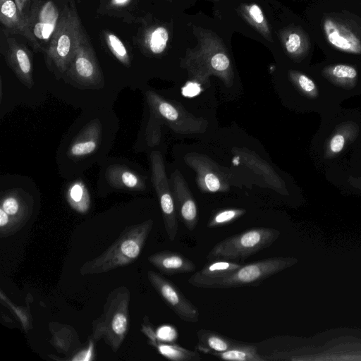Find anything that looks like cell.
<instances>
[{"mask_svg":"<svg viewBox=\"0 0 361 361\" xmlns=\"http://www.w3.org/2000/svg\"><path fill=\"white\" fill-rule=\"evenodd\" d=\"M87 36L74 0L65 2L58 27L43 54L48 70L57 80L66 71L75 49Z\"/></svg>","mask_w":361,"mask_h":361,"instance_id":"1","label":"cell"},{"mask_svg":"<svg viewBox=\"0 0 361 361\" xmlns=\"http://www.w3.org/2000/svg\"><path fill=\"white\" fill-rule=\"evenodd\" d=\"M153 224L152 219H147L127 226L105 251L82 264L80 274L82 276L102 274L135 262L142 250Z\"/></svg>","mask_w":361,"mask_h":361,"instance_id":"2","label":"cell"},{"mask_svg":"<svg viewBox=\"0 0 361 361\" xmlns=\"http://www.w3.org/2000/svg\"><path fill=\"white\" fill-rule=\"evenodd\" d=\"M197 44L186 50L182 61L184 67L197 76L215 74L225 81L233 75L231 61L222 39L214 31L193 26Z\"/></svg>","mask_w":361,"mask_h":361,"instance_id":"3","label":"cell"},{"mask_svg":"<svg viewBox=\"0 0 361 361\" xmlns=\"http://www.w3.org/2000/svg\"><path fill=\"white\" fill-rule=\"evenodd\" d=\"M130 291L121 286L106 298L102 314L92 323V338L103 339L114 352L122 345L129 326Z\"/></svg>","mask_w":361,"mask_h":361,"instance_id":"4","label":"cell"},{"mask_svg":"<svg viewBox=\"0 0 361 361\" xmlns=\"http://www.w3.org/2000/svg\"><path fill=\"white\" fill-rule=\"evenodd\" d=\"M279 231L271 228H254L229 236L216 243L207 259L242 261L269 247L279 236Z\"/></svg>","mask_w":361,"mask_h":361,"instance_id":"5","label":"cell"},{"mask_svg":"<svg viewBox=\"0 0 361 361\" xmlns=\"http://www.w3.org/2000/svg\"><path fill=\"white\" fill-rule=\"evenodd\" d=\"M62 79L80 89L99 90L104 86L103 72L88 36L77 47Z\"/></svg>","mask_w":361,"mask_h":361,"instance_id":"6","label":"cell"},{"mask_svg":"<svg viewBox=\"0 0 361 361\" xmlns=\"http://www.w3.org/2000/svg\"><path fill=\"white\" fill-rule=\"evenodd\" d=\"M68 0H31L25 13L31 32L40 52L44 54L59 23Z\"/></svg>","mask_w":361,"mask_h":361,"instance_id":"7","label":"cell"},{"mask_svg":"<svg viewBox=\"0 0 361 361\" xmlns=\"http://www.w3.org/2000/svg\"><path fill=\"white\" fill-rule=\"evenodd\" d=\"M293 263V259L290 258L270 257L243 264L240 268L219 281L215 285L214 288L257 286Z\"/></svg>","mask_w":361,"mask_h":361,"instance_id":"8","label":"cell"},{"mask_svg":"<svg viewBox=\"0 0 361 361\" xmlns=\"http://www.w3.org/2000/svg\"><path fill=\"white\" fill-rule=\"evenodd\" d=\"M150 159L152 180L159 201L165 231L169 239L173 241L178 233V224L174 199L168 183L163 158L159 152L154 151L151 153Z\"/></svg>","mask_w":361,"mask_h":361,"instance_id":"9","label":"cell"},{"mask_svg":"<svg viewBox=\"0 0 361 361\" xmlns=\"http://www.w3.org/2000/svg\"><path fill=\"white\" fill-rule=\"evenodd\" d=\"M0 52L17 78L28 88L34 85L33 56L25 44L1 28Z\"/></svg>","mask_w":361,"mask_h":361,"instance_id":"10","label":"cell"},{"mask_svg":"<svg viewBox=\"0 0 361 361\" xmlns=\"http://www.w3.org/2000/svg\"><path fill=\"white\" fill-rule=\"evenodd\" d=\"M147 276L154 290L181 320L190 323L198 322V309L176 284L154 271H148Z\"/></svg>","mask_w":361,"mask_h":361,"instance_id":"11","label":"cell"},{"mask_svg":"<svg viewBox=\"0 0 361 361\" xmlns=\"http://www.w3.org/2000/svg\"><path fill=\"white\" fill-rule=\"evenodd\" d=\"M323 30L328 42L343 52L361 54V35L348 23L336 16L323 20Z\"/></svg>","mask_w":361,"mask_h":361,"instance_id":"12","label":"cell"},{"mask_svg":"<svg viewBox=\"0 0 361 361\" xmlns=\"http://www.w3.org/2000/svg\"><path fill=\"white\" fill-rule=\"evenodd\" d=\"M32 197L20 188L5 190L1 194L0 208L11 217L16 232L28 221L33 210Z\"/></svg>","mask_w":361,"mask_h":361,"instance_id":"13","label":"cell"},{"mask_svg":"<svg viewBox=\"0 0 361 361\" xmlns=\"http://www.w3.org/2000/svg\"><path fill=\"white\" fill-rule=\"evenodd\" d=\"M169 39V30L165 25L144 22L133 42L143 54L155 56L161 55L166 51Z\"/></svg>","mask_w":361,"mask_h":361,"instance_id":"14","label":"cell"},{"mask_svg":"<svg viewBox=\"0 0 361 361\" xmlns=\"http://www.w3.org/2000/svg\"><path fill=\"white\" fill-rule=\"evenodd\" d=\"M0 23L1 27L8 33L23 37L35 52H40L26 15L19 11L14 0H0Z\"/></svg>","mask_w":361,"mask_h":361,"instance_id":"15","label":"cell"},{"mask_svg":"<svg viewBox=\"0 0 361 361\" xmlns=\"http://www.w3.org/2000/svg\"><path fill=\"white\" fill-rule=\"evenodd\" d=\"M173 188V199L182 221L190 231L197 226V209L195 200L178 171L171 175Z\"/></svg>","mask_w":361,"mask_h":361,"instance_id":"16","label":"cell"},{"mask_svg":"<svg viewBox=\"0 0 361 361\" xmlns=\"http://www.w3.org/2000/svg\"><path fill=\"white\" fill-rule=\"evenodd\" d=\"M243 264L225 259H212L199 271L195 272L188 280L194 287L214 288L221 279L240 268Z\"/></svg>","mask_w":361,"mask_h":361,"instance_id":"17","label":"cell"},{"mask_svg":"<svg viewBox=\"0 0 361 361\" xmlns=\"http://www.w3.org/2000/svg\"><path fill=\"white\" fill-rule=\"evenodd\" d=\"M102 130L99 119H93L87 123L71 142L67 156L76 159L94 153L100 144Z\"/></svg>","mask_w":361,"mask_h":361,"instance_id":"18","label":"cell"},{"mask_svg":"<svg viewBox=\"0 0 361 361\" xmlns=\"http://www.w3.org/2000/svg\"><path fill=\"white\" fill-rule=\"evenodd\" d=\"M147 259L160 272L169 275L190 273L196 269L190 259L178 252H157L149 255Z\"/></svg>","mask_w":361,"mask_h":361,"instance_id":"19","label":"cell"},{"mask_svg":"<svg viewBox=\"0 0 361 361\" xmlns=\"http://www.w3.org/2000/svg\"><path fill=\"white\" fill-rule=\"evenodd\" d=\"M142 331L148 338L150 345L168 360L173 361H200V355L197 351L186 349L178 344L168 343L158 339L155 331L148 322L144 321Z\"/></svg>","mask_w":361,"mask_h":361,"instance_id":"20","label":"cell"},{"mask_svg":"<svg viewBox=\"0 0 361 361\" xmlns=\"http://www.w3.org/2000/svg\"><path fill=\"white\" fill-rule=\"evenodd\" d=\"M278 36L287 55L294 60L303 59L310 48L307 33L298 26H288L281 29Z\"/></svg>","mask_w":361,"mask_h":361,"instance_id":"21","label":"cell"},{"mask_svg":"<svg viewBox=\"0 0 361 361\" xmlns=\"http://www.w3.org/2000/svg\"><path fill=\"white\" fill-rule=\"evenodd\" d=\"M105 177L108 183L116 189L141 191L146 188L144 179L123 165L109 166L106 171Z\"/></svg>","mask_w":361,"mask_h":361,"instance_id":"22","label":"cell"},{"mask_svg":"<svg viewBox=\"0 0 361 361\" xmlns=\"http://www.w3.org/2000/svg\"><path fill=\"white\" fill-rule=\"evenodd\" d=\"M137 0H99L97 15L121 19L132 23L136 20Z\"/></svg>","mask_w":361,"mask_h":361,"instance_id":"23","label":"cell"},{"mask_svg":"<svg viewBox=\"0 0 361 361\" xmlns=\"http://www.w3.org/2000/svg\"><path fill=\"white\" fill-rule=\"evenodd\" d=\"M197 336V350L211 355L224 352L241 343L204 329L199 330Z\"/></svg>","mask_w":361,"mask_h":361,"instance_id":"24","label":"cell"},{"mask_svg":"<svg viewBox=\"0 0 361 361\" xmlns=\"http://www.w3.org/2000/svg\"><path fill=\"white\" fill-rule=\"evenodd\" d=\"M238 13L269 42H273L269 23L261 7L255 3L240 4Z\"/></svg>","mask_w":361,"mask_h":361,"instance_id":"25","label":"cell"},{"mask_svg":"<svg viewBox=\"0 0 361 361\" xmlns=\"http://www.w3.org/2000/svg\"><path fill=\"white\" fill-rule=\"evenodd\" d=\"M66 198L70 207L80 214L86 213L90 207V195L85 183L75 180L66 188Z\"/></svg>","mask_w":361,"mask_h":361,"instance_id":"26","label":"cell"},{"mask_svg":"<svg viewBox=\"0 0 361 361\" xmlns=\"http://www.w3.org/2000/svg\"><path fill=\"white\" fill-rule=\"evenodd\" d=\"M323 75L332 82L345 88L353 87L357 82V69L348 64H335L326 66Z\"/></svg>","mask_w":361,"mask_h":361,"instance_id":"27","label":"cell"},{"mask_svg":"<svg viewBox=\"0 0 361 361\" xmlns=\"http://www.w3.org/2000/svg\"><path fill=\"white\" fill-rule=\"evenodd\" d=\"M51 323L49 329H51V345L59 352L69 353L71 348H75L78 344V338L74 329L70 326L56 324V328Z\"/></svg>","mask_w":361,"mask_h":361,"instance_id":"28","label":"cell"},{"mask_svg":"<svg viewBox=\"0 0 361 361\" xmlns=\"http://www.w3.org/2000/svg\"><path fill=\"white\" fill-rule=\"evenodd\" d=\"M213 356L224 360L230 361H267L257 351V346L240 343L222 353H214Z\"/></svg>","mask_w":361,"mask_h":361,"instance_id":"29","label":"cell"},{"mask_svg":"<svg viewBox=\"0 0 361 361\" xmlns=\"http://www.w3.org/2000/svg\"><path fill=\"white\" fill-rule=\"evenodd\" d=\"M102 41L109 51L123 66H131L132 56L126 44L114 32L102 31Z\"/></svg>","mask_w":361,"mask_h":361,"instance_id":"30","label":"cell"},{"mask_svg":"<svg viewBox=\"0 0 361 361\" xmlns=\"http://www.w3.org/2000/svg\"><path fill=\"white\" fill-rule=\"evenodd\" d=\"M245 213L243 209H225L216 212L209 219L207 227L209 228L224 226L232 223Z\"/></svg>","mask_w":361,"mask_h":361,"instance_id":"31","label":"cell"},{"mask_svg":"<svg viewBox=\"0 0 361 361\" xmlns=\"http://www.w3.org/2000/svg\"><path fill=\"white\" fill-rule=\"evenodd\" d=\"M289 76L303 94L313 99L318 97L319 91L317 85L307 75L296 71H290Z\"/></svg>","mask_w":361,"mask_h":361,"instance_id":"32","label":"cell"},{"mask_svg":"<svg viewBox=\"0 0 361 361\" xmlns=\"http://www.w3.org/2000/svg\"><path fill=\"white\" fill-rule=\"evenodd\" d=\"M348 137L349 133L346 128H342L335 132L328 142L326 155L333 157L338 154L344 149Z\"/></svg>","mask_w":361,"mask_h":361,"instance_id":"33","label":"cell"},{"mask_svg":"<svg viewBox=\"0 0 361 361\" xmlns=\"http://www.w3.org/2000/svg\"><path fill=\"white\" fill-rule=\"evenodd\" d=\"M203 178L204 186L203 188L209 192H217L223 190L224 188L221 186V181L217 176L215 174L207 172L201 176Z\"/></svg>","mask_w":361,"mask_h":361,"instance_id":"34","label":"cell"},{"mask_svg":"<svg viewBox=\"0 0 361 361\" xmlns=\"http://www.w3.org/2000/svg\"><path fill=\"white\" fill-rule=\"evenodd\" d=\"M1 300H4L6 304L13 310V312L18 316L20 321L23 326V328L27 331L30 327L29 316L27 315V310H23V307L14 306L8 299L4 297L3 292H1Z\"/></svg>","mask_w":361,"mask_h":361,"instance_id":"35","label":"cell"},{"mask_svg":"<svg viewBox=\"0 0 361 361\" xmlns=\"http://www.w3.org/2000/svg\"><path fill=\"white\" fill-rule=\"evenodd\" d=\"M155 332L158 339L165 342L172 341L175 340L178 336L176 329L173 326L170 325L159 326Z\"/></svg>","mask_w":361,"mask_h":361,"instance_id":"36","label":"cell"},{"mask_svg":"<svg viewBox=\"0 0 361 361\" xmlns=\"http://www.w3.org/2000/svg\"><path fill=\"white\" fill-rule=\"evenodd\" d=\"M93 338L91 337V339L89 341L88 346L78 351L73 357L70 360L72 361H86V360H92L94 359V342Z\"/></svg>","mask_w":361,"mask_h":361,"instance_id":"37","label":"cell"},{"mask_svg":"<svg viewBox=\"0 0 361 361\" xmlns=\"http://www.w3.org/2000/svg\"><path fill=\"white\" fill-rule=\"evenodd\" d=\"M200 92V89L195 83H189L183 90V94L188 97H193Z\"/></svg>","mask_w":361,"mask_h":361,"instance_id":"38","label":"cell"},{"mask_svg":"<svg viewBox=\"0 0 361 361\" xmlns=\"http://www.w3.org/2000/svg\"><path fill=\"white\" fill-rule=\"evenodd\" d=\"M16 2L19 11L25 15V13L30 6L31 0H14Z\"/></svg>","mask_w":361,"mask_h":361,"instance_id":"39","label":"cell"},{"mask_svg":"<svg viewBox=\"0 0 361 361\" xmlns=\"http://www.w3.org/2000/svg\"><path fill=\"white\" fill-rule=\"evenodd\" d=\"M215 1H219V0H215Z\"/></svg>","mask_w":361,"mask_h":361,"instance_id":"40","label":"cell"}]
</instances>
